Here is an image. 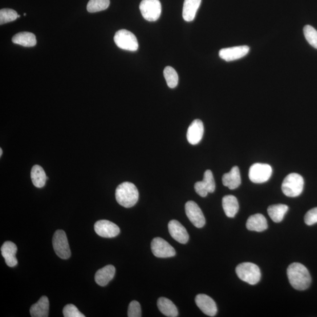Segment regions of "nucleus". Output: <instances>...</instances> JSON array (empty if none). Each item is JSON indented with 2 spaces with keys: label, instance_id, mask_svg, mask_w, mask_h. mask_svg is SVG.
<instances>
[{
  "label": "nucleus",
  "instance_id": "obj_1",
  "mask_svg": "<svg viewBox=\"0 0 317 317\" xmlns=\"http://www.w3.org/2000/svg\"><path fill=\"white\" fill-rule=\"evenodd\" d=\"M287 276L291 285L295 289L303 291L310 287L311 278L310 272L303 264L294 263L287 269Z\"/></svg>",
  "mask_w": 317,
  "mask_h": 317
},
{
  "label": "nucleus",
  "instance_id": "obj_2",
  "mask_svg": "<svg viewBox=\"0 0 317 317\" xmlns=\"http://www.w3.org/2000/svg\"><path fill=\"white\" fill-rule=\"evenodd\" d=\"M116 201L119 204L130 208L136 205L139 199V192L132 183L125 182L117 187L115 192Z\"/></svg>",
  "mask_w": 317,
  "mask_h": 317
},
{
  "label": "nucleus",
  "instance_id": "obj_3",
  "mask_svg": "<svg viewBox=\"0 0 317 317\" xmlns=\"http://www.w3.org/2000/svg\"><path fill=\"white\" fill-rule=\"evenodd\" d=\"M239 278L242 281L255 285L261 279V271L256 264L246 262L240 264L235 269Z\"/></svg>",
  "mask_w": 317,
  "mask_h": 317
},
{
  "label": "nucleus",
  "instance_id": "obj_4",
  "mask_svg": "<svg viewBox=\"0 0 317 317\" xmlns=\"http://www.w3.org/2000/svg\"><path fill=\"white\" fill-rule=\"evenodd\" d=\"M303 177L300 174L292 173L288 174L283 181L282 186L283 192L290 197H298L302 194L304 189Z\"/></svg>",
  "mask_w": 317,
  "mask_h": 317
},
{
  "label": "nucleus",
  "instance_id": "obj_5",
  "mask_svg": "<svg viewBox=\"0 0 317 317\" xmlns=\"http://www.w3.org/2000/svg\"><path fill=\"white\" fill-rule=\"evenodd\" d=\"M52 245L55 253L60 258L66 260L71 257L70 246L64 231L58 230L55 231L52 239Z\"/></svg>",
  "mask_w": 317,
  "mask_h": 317
},
{
  "label": "nucleus",
  "instance_id": "obj_6",
  "mask_svg": "<svg viewBox=\"0 0 317 317\" xmlns=\"http://www.w3.org/2000/svg\"><path fill=\"white\" fill-rule=\"evenodd\" d=\"M114 42L117 47L124 50L136 51L139 47L135 35L127 30L117 31L114 36Z\"/></svg>",
  "mask_w": 317,
  "mask_h": 317
},
{
  "label": "nucleus",
  "instance_id": "obj_7",
  "mask_svg": "<svg viewBox=\"0 0 317 317\" xmlns=\"http://www.w3.org/2000/svg\"><path fill=\"white\" fill-rule=\"evenodd\" d=\"M140 9L143 17L148 22L156 21L162 13L160 0H142Z\"/></svg>",
  "mask_w": 317,
  "mask_h": 317
},
{
  "label": "nucleus",
  "instance_id": "obj_8",
  "mask_svg": "<svg viewBox=\"0 0 317 317\" xmlns=\"http://www.w3.org/2000/svg\"><path fill=\"white\" fill-rule=\"evenodd\" d=\"M272 168L271 166L264 164H255L249 169L250 180L255 184H263L269 180L271 176Z\"/></svg>",
  "mask_w": 317,
  "mask_h": 317
},
{
  "label": "nucleus",
  "instance_id": "obj_9",
  "mask_svg": "<svg viewBox=\"0 0 317 317\" xmlns=\"http://www.w3.org/2000/svg\"><path fill=\"white\" fill-rule=\"evenodd\" d=\"M151 250L154 256L158 258H169L176 255V251L169 243L161 237L153 239Z\"/></svg>",
  "mask_w": 317,
  "mask_h": 317
},
{
  "label": "nucleus",
  "instance_id": "obj_10",
  "mask_svg": "<svg viewBox=\"0 0 317 317\" xmlns=\"http://www.w3.org/2000/svg\"><path fill=\"white\" fill-rule=\"evenodd\" d=\"M186 216L197 228H202L205 225L206 219L200 207L196 202L188 201L185 205Z\"/></svg>",
  "mask_w": 317,
  "mask_h": 317
},
{
  "label": "nucleus",
  "instance_id": "obj_11",
  "mask_svg": "<svg viewBox=\"0 0 317 317\" xmlns=\"http://www.w3.org/2000/svg\"><path fill=\"white\" fill-rule=\"evenodd\" d=\"M216 189V184L213 174L210 170H207L204 173L202 181L197 182L194 185L196 192L201 197H205L209 193H213Z\"/></svg>",
  "mask_w": 317,
  "mask_h": 317
},
{
  "label": "nucleus",
  "instance_id": "obj_12",
  "mask_svg": "<svg viewBox=\"0 0 317 317\" xmlns=\"http://www.w3.org/2000/svg\"><path fill=\"white\" fill-rule=\"evenodd\" d=\"M94 230L100 236L104 238H113L120 233L118 226L110 221L101 220L95 223Z\"/></svg>",
  "mask_w": 317,
  "mask_h": 317
},
{
  "label": "nucleus",
  "instance_id": "obj_13",
  "mask_svg": "<svg viewBox=\"0 0 317 317\" xmlns=\"http://www.w3.org/2000/svg\"><path fill=\"white\" fill-rule=\"evenodd\" d=\"M249 51L250 48L247 46L223 48L219 51V56L227 62H233L243 58Z\"/></svg>",
  "mask_w": 317,
  "mask_h": 317
},
{
  "label": "nucleus",
  "instance_id": "obj_14",
  "mask_svg": "<svg viewBox=\"0 0 317 317\" xmlns=\"http://www.w3.org/2000/svg\"><path fill=\"white\" fill-rule=\"evenodd\" d=\"M195 302L205 314L210 316H214L216 315L217 312L216 304L210 296L203 294H198L195 299Z\"/></svg>",
  "mask_w": 317,
  "mask_h": 317
},
{
  "label": "nucleus",
  "instance_id": "obj_15",
  "mask_svg": "<svg viewBox=\"0 0 317 317\" xmlns=\"http://www.w3.org/2000/svg\"><path fill=\"white\" fill-rule=\"evenodd\" d=\"M169 232L172 237L181 244L188 243L189 235L185 227L176 220L170 221L168 224Z\"/></svg>",
  "mask_w": 317,
  "mask_h": 317
},
{
  "label": "nucleus",
  "instance_id": "obj_16",
  "mask_svg": "<svg viewBox=\"0 0 317 317\" xmlns=\"http://www.w3.org/2000/svg\"><path fill=\"white\" fill-rule=\"evenodd\" d=\"M204 125L200 120H196L190 124L187 132V139L191 145H197L202 139Z\"/></svg>",
  "mask_w": 317,
  "mask_h": 317
},
{
  "label": "nucleus",
  "instance_id": "obj_17",
  "mask_svg": "<svg viewBox=\"0 0 317 317\" xmlns=\"http://www.w3.org/2000/svg\"><path fill=\"white\" fill-rule=\"evenodd\" d=\"M2 254L5 258L8 266L14 267L17 265L18 261L16 258L17 252V247L12 242H6L3 244L2 248Z\"/></svg>",
  "mask_w": 317,
  "mask_h": 317
},
{
  "label": "nucleus",
  "instance_id": "obj_18",
  "mask_svg": "<svg viewBox=\"0 0 317 317\" xmlns=\"http://www.w3.org/2000/svg\"><path fill=\"white\" fill-rule=\"evenodd\" d=\"M115 268L112 265H108L97 270L95 275V280L99 286L104 287L111 281L115 274Z\"/></svg>",
  "mask_w": 317,
  "mask_h": 317
},
{
  "label": "nucleus",
  "instance_id": "obj_19",
  "mask_svg": "<svg viewBox=\"0 0 317 317\" xmlns=\"http://www.w3.org/2000/svg\"><path fill=\"white\" fill-rule=\"evenodd\" d=\"M223 185L231 190L237 189L241 184V176L239 168L234 166L229 173H225L222 177Z\"/></svg>",
  "mask_w": 317,
  "mask_h": 317
},
{
  "label": "nucleus",
  "instance_id": "obj_20",
  "mask_svg": "<svg viewBox=\"0 0 317 317\" xmlns=\"http://www.w3.org/2000/svg\"><path fill=\"white\" fill-rule=\"evenodd\" d=\"M246 227L250 231L262 232L268 228L267 221L263 214H255L248 219Z\"/></svg>",
  "mask_w": 317,
  "mask_h": 317
},
{
  "label": "nucleus",
  "instance_id": "obj_21",
  "mask_svg": "<svg viewBox=\"0 0 317 317\" xmlns=\"http://www.w3.org/2000/svg\"><path fill=\"white\" fill-rule=\"evenodd\" d=\"M202 0H185L183 8V18L186 22H192L201 5Z\"/></svg>",
  "mask_w": 317,
  "mask_h": 317
},
{
  "label": "nucleus",
  "instance_id": "obj_22",
  "mask_svg": "<svg viewBox=\"0 0 317 317\" xmlns=\"http://www.w3.org/2000/svg\"><path fill=\"white\" fill-rule=\"evenodd\" d=\"M50 303L46 296H43L38 302L30 308V314L32 317H47L49 315Z\"/></svg>",
  "mask_w": 317,
  "mask_h": 317
},
{
  "label": "nucleus",
  "instance_id": "obj_23",
  "mask_svg": "<svg viewBox=\"0 0 317 317\" xmlns=\"http://www.w3.org/2000/svg\"><path fill=\"white\" fill-rule=\"evenodd\" d=\"M222 206L226 216L231 218L235 216L239 209L237 199L233 195H227L223 197Z\"/></svg>",
  "mask_w": 317,
  "mask_h": 317
},
{
  "label": "nucleus",
  "instance_id": "obj_24",
  "mask_svg": "<svg viewBox=\"0 0 317 317\" xmlns=\"http://www.w3.org/2000/svg\"><path fill=\"white\" fill-rule=\"evenodd\" d=\"M157 305L158 310L165 316L169 317L178 316V311L175 305L169 299L161 298L158 299Z\"/></svg>",
  "mask_w": 317,
  "mask_h": 317
},
{
  "label": "nucleus",
  "instance_id": "obj_25",
  "mask_svg": "<svg viewBox=\"0 0 317 317\" xmlns=\"http://www.w3.org/2000/svg\"><path fill=\"white\" fill-rule=\"evenodd\" d=\"M32 184L37 188H42L46 185L48 180L46 172L42 166L35 165L32 167L31 172Z\"/></svg>",
  "mask_w": 317,
  "mask_h": 317
},
{
  "label": "nucleus",
  "instance_id": "obj_26",
  "mask_svg": "<svg viewBox=\"0 0 317 317\" xmlns=\"http://www.w3.org/2000/svg\"><path fill=\"white\" fill-rule=\"evenodd\" d=\"M15 44L26 47H32L36 44L35 35L29 32H22L15 34L12 38Z\"/></svg>",
  "mask_w": 317,
  "mask_h": 317
},
{
  "label": "nucleus",
  "instance_id": "obj_27",
  "mask_svg": "<svg viewBox=\"0 0 317 317\" xmlns=\"http://www.w3.org/2000/svg\"><path fill=\"white\" fill-rule=\"evenodd\" d=\"M288 207L286 205L278 204L271 205L267 209L268 214L275 223L281 222L287 212Z\"/></svg>",
  "mask_w": 317,
  "mask_h": 317
},
{
  "label": "nucleus",
  "instance_id": "obj_28",
  "mask_svg": "<svg viewBox=\"0 0 317 317\" xmlns=\"http://www.w3.org/2000/svg\"><path fill=\"white\" fill-rule=\"evenodd\" d=\"M109 5V0H89L87 9L89 13H96L107 9Z\"/></svg>",
  "mask_w": 317,
  "mask_h": 317
},
{
  "label": "nucleus",
  "instance_id": "obj_29",
  "mask_svg": "<svg viewBox=\"0 0 317 317\" xmlns=\"http://www.w3.org/2000/svg\"><path fill=\"white\" fill-rule=\"evenodd\" d=\"M165 78L168 87L175 88L178 84L179 77L177 72L171 67H166L164 71Z\"/></svg>",
  "mask_w": 317,
  "mask_h": 317
},
{
  "label": "nucleus",
  "instance_id": "obj_30",
  "mask_svg": "<svg viewBox=\"0 0 317 317\" xmlns=\"http://www.w3.org/2000/svg\"><path fill=\"white\" fill-rule=\"evenodd\" d=\"M303 32L307 42L317 50V31L311 26L307 25L304 27Z\"/></svg>",
  "mask_w": 317,
  "mask_h": 317
},
{
  "label": "nucleus",
  "instance_id": "obj_31",
  "mask_svg": "<svg viewBox=\"0 0 317 317\" xmlns=\"http://www.w3.org/2000/svg\"><path fill=\"white\" fill-rule=\"evenodd\" d=\"M17 18V13L14 10L4 9L0 11V24L1 25L13 22Z\"/></svg>",
  "mask_w": 317,
  "mask_h": 317
},
{
  "label": "nucleus",
  "instance_id": "obj_32",
  "mask_svg": "<svg viewBox=\"0 0 317 317\" xmlns=\"http://www.w3.org/2000/svg\"><path fill=\"white\" fill-rule=\"evenodd\" d=\"M63 314L65 317H85L83 313L73 304H68L64 307Z\"/></svg>",
  "mask_w": 317,
  "mask_h": 317
},
{
  "label": "nucleus",
  "instance_id": "obj_33",
  "mask_svg": "<svg viewBox=\"0 0 317 317\" xmlns=\"http://www.w3.org/2000/svg\"><path fill=\"white\" fill-rule=\"evenodd\" d=\"M128 316L129 317H141L142 316L141 305L137 301H132L129 304Z\"/></svg>",
  "mask_w": 317,
  "mask_h": 317
},
{
  "label": "nucleus",
  "instance_id": "obj_34",
  "mask_svg": "<svg viewBox=\"0 0 317 317\" xmlns=\"http://www.w3.org/2000/svg\"><path fill=\"white\" fill-rule=\"evenodd\" d=\"M304 222L308 226H312L317 223V207L308 211L305 215Z\"/></svg>",
  "mask_w": 317,
  "mask_h": 317
},
{
  "label": "nucleus",
  "instance_id": "obj_35",
  "mask_svg": "<svg viewBox=\"0 0 317 317\" xmlns=\"http://www.w3.org/2000/svg\"><path fill=\"white\" fill-rule=\"evenodd\" d=\"M3 154V149L0 148V156H2Z\"/></svg>",
  "mask_w": 317,
  "mask_h": 317
},
{
  "label": "nucleus",
  "instance_id": "obj_36",
  "mask_svg": "<svg viewBox=\"0 0 317 317\" xmlns=\"http://www.w3.org/2000/svg\"><path fill=\"white\" fill-rule=\"evenodd\" d=\"M19 17H20V15H18V18H19Z\"/></svg>",
  "mask_w": 317,
  "mask_h": 317
},
{
  "label": "nucleus",
  "instance_id": "obj_37",
  "mask_svg": "<svg viewBox=\"0 0 317 317\" xmlns=\"http://www.w3.org/2000/svg\"><path fill=\"white\" fill-rule=\"evenodd\" d=\"M27 15V14H26V13L24 14V15Z\"/></svg>",
  "mask_w": 317,
  "mask_h": 317
}]
</instances>
